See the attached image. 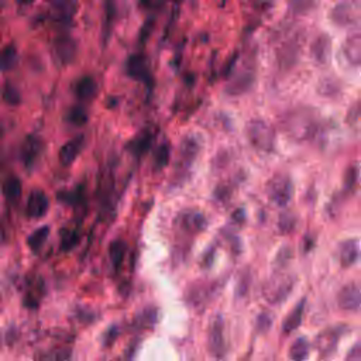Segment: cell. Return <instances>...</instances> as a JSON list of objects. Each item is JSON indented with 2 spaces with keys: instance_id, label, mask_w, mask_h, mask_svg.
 <instances>
[{
  "instance_id": "cell-6",
  "label": "cell",
  "mask_w": 361,
  "mask_h": 361,
  "mask_svg": "<svg viewBox=\"0 0 361 361\" xmlns=\"http://www.w3.org/2000/svg\"><path fill=\"white\" fill-rule=\"evenodd\" d=\"M341 51L351 65H361V28L355 27L343 41Z\"/></svg>"
},
{
  "instance_id": "cell-5",
  "label": "cell",
  "mask_w": 361,
  "mask_h": 361,
  "mask_svg": "<svg viewBox=\"0 0 361 361\" xmlns=\"http://www.w3.org/2000/svg\"><path fill=\"white\" fill-rule=\"evenodd\" d=\"M268 196L269 199L278 204V206H285L290 197H292V192H293V186L290 182V178L285 173H278L275 176H272L268 182Z\"/></svg>"
},
{
  "instance_id": "cell-12",
  "label": "cell",
  "mask_w": 361,
  "mask_h": 361,
  "mask_svg": "<svg viewBox=\"0 0 361 361\" xmlns=\"http://www.w3.org/2000/svg\"><path fill=\"white\" fill-rule=\"evenodd\" d=\"M96 89H97V85L94 82L93 78L90 76H83L75 86V92H76V96L80 99V100H90L94 97L96 94Z\"/></svg>"
},
{
  "instance_id": "cell-10",
  "label": "cell",
  "mask_w": 361,
  "mask_h": 361,
  "mask_svg": "<svg viewBox=\"0 0 361 361\" xmlns=\"http://www.w3.org/2000/svg\"><path fill=\"white\" fill-rule=\"evenodd\" d=\"M209 348L214 357H221L224 353V340H223V320L216 317L210 326L209 331Z\"/></svg>"
},
{
  "instance_id": "cell-26",
  "label": "cell",
  "mask_w": 361,
  "mask_h": 361,
  "mask_svg": "<svg viewBox=\"0 0 361 361\" xmlns=\"http://www.w3.org/2000/svg\"><path fill=\"white\" fill-rule=\"evenodd\" d=\"M68 117H69V121L72 124H76V126H83L87 121L86 110L83 107H80V106H76V107L71 109Z\"/></svg>"
},
{
  "instance_id": "cell-1",
  "label": "cell",
  "mask_w": 361,
  "mask_h": 361,
  "mask_svg": "<svg viewBox=\"0 0 361 361\" xmlns=\"http://www.w3.org/2000/svg\"><path fill=\"white\" fill-rule=\"evenodd\" d=\"M283 130L293 140H307L316 131V117L307 110L290 111L283 118Z\"/></svg>"
},
{
  "instance_id": "cell-14",
  "label": "cell",
  "mask_w": 361,
  "mask_h": 361,
  "mask_svg": "<svg viewBox=\"0 0 361 361\" xmlns=\"http://www.w3.org/2000/svg\"><path fill=\"white\" fill-rule=\"evenodd\" d=\"M337 340H338V331L334 329H329L319 334V337L316 340V345L320 353L326 354V353H330L334 350Z\"/></svg>"
},
{
  "instance_id": "cell-7",
  "label": "cell",
  "mask_w": 361,
  "mask_h": 361,
  "mask_svg": "<svg viewBox=\"0 0 361 361\" xmlns=\"http://www.w3.org/2000/svg\"><path fill=\"white\" fill-rule=\"evenodd\" d=\"M337 303L343 310L354 312L361 307V290L355 283L343 286L337 295Z\"/></svg>"
},
{
  "instance_id": "cell-29",
  "label": "cell",
  "mask_w": 361,
  "mask_h": 361,
  "mask_svg": "<svg viewBox=\"0 0 361 361\" xmlns=\"http://www.w3.org/2000/svg\"><path fill=\"white\" fill-rule=\"evenodd\" d=\"M348 360H361V344L357 345L348 355H347Z\"/></svg>"
},
{
  "instance_id": "cell-11",
  "label": "cell",
  "mask_w": 361,
  "mask_h": 361,
  "mask_svg": "<svg viewBox=\"0 0 361 361\" xmlns=\"http://www.w3.org/2000/svg\"><path fill=\"white\" fill-rule=\"evenodd\" d=\"M38 154H39V141L32 135L27 137L21 147V158H23L24 164L27 166L32 165L34 161L37 159Z\"/></svg>"
},
{
  "instance_id": "cell-13",
  "label": "cell",
  "mask_w": 361,
  "mask_h": 361,
  "mask_svg": "<svg viewBox=\"0 0 361 361\" xmlns=\"http://www.w3.org/2000/svg\"><path fill=\"white\" fill-rule=\"evenodd\" d=\"M360 257V247L357 244V241H345L341 244L340 247V261L344 267L353 265Z\"/></svg>"
},
{
  "instance_id": "cell-15",
  "label": "cell",
  "mask_w": 361,
  "mask_h": 361,
  "mask_svg": "<svg viewBox=\"0 0 361 361\" xmlns=\"http://www.w3.org/2000/svg\"><path fill=\"white\" fill-rule=\"evenodd\" d=\"M196 149H197V145L192 138H188L183 141V144L180 147V155H179L180 171H185V168H188L192 164V161L196 155Z\"/></svg>"
},
{
  "instance_id": "cell-2",
  "label": "cell",
  "mask_w": 361,
  "mask_h": 361,
  "mask_svg": "<svg viewBox=\"0 0 361 361\" xmlns=\"http://www.w3.org/2000/svg\"><path fill=\"white\" fill-rule=\"evenodd\" d=\"M331 18L343 27H357L361 23V0H343L331 10Z\"/></svg>"
},
{
  "instance_id": "cell-8",
  "label": "cell",
  "mask_w": 361,
  "mask_h": 361,
  "mask_svg": "<svg viewBox=\"0 0 361 361\" xmlns=\"http://www.w3.org/2000/svg\"><path fill=\"white\" fill-rule=\"evenodd\" d=\"M49 209V200L42 190H32L27 200V216L32 219L42 217Z\"/></svg>"
},
{
  "instance_id": "cell-25",
  "label": "cell",
  "mask_w": 361,
  "mask_h": 361,
  "mask_svg": "<svg viewBox=\"0 0 361 361\" xmlns=\"http://www.w3.org/2000/svg\"><path fill=\"white\" fill-rule=\"evenodd\" d=\"M17 61V54L13 47L6 48L0 55V68L1 69H11Z\"/></svg>"
},
{
  "instance_id": "cell-24",
  "label": "cell",
  "mask_w": 361,
  "mask_h": 361,
  "mask_svg": "<svg viewBox=\"0 0 361 361\" xmlns=\"http://www.w3.org/2000/svg\"><path fill=\"white\" fill-rule=\"evenodd\" d=\"M128 73L135 79H144L145 65L140 56H131L128 59Z\"/></svg>"
},
{
  "instance_id": "cell-20",
  "label": "cell",
  "mask_w": 361,
  "mask_h": 361,
  "mask_svg": "<svg viewBox=\"0 0 361 361\" xmlns=\"http://www.w3.org/2000/svg\"><path fill=\"white\" fill-rule=\"evenodd\" d=\"M309 354V343L305 337H299L296 338L292 345H290V350H289V357L292 360H305Z\"/></svg>"
},
{
  "instance_id": "cell-18",
  "label": "cell",
  "mask_w": 361,
  "mask_h": 361,
  "mask_svg": "<svg viewBox=\"0 0 361 361\" xmlns=\"http://www.w3.org/2000/svg\"><path fill=\"white\" fill-rule=\"evenodd\" d=\"M48 235H49V227H48V226H42V227L34 230V231L28 235L27 244H28V247H30L32 251H38V250L44 245V243L47 241Z\"/></svg>"
},
{
  "instance_id": "cell-21",
  "label": "cell",
  "mask_w": 361,
  "mask_h": 361,
  "mask_svg": "<svg viewBox=\"0 0 361 361\" xmlns=\"http://www.w3.org/2000/svg\"><path fill=\"white\" fill-rule=\"evenodd\" d=\"M302 314H303V300L298 303V306L288 314V317L283 322V331L289 333L292 330H295L302 320Z\"/></svg>"
},
{
  "instance_id": "cell-9",
  "label": "cell",
  "mask_w": 361,
  "mask_h": 361,
  "mask_svg": "<svg viewBox=\"0 0 361 361\" xmlns=\"http://www.w3.org/2000/svg\"><path fill=\"white\" fill-rule=\"evenodd\" d=\"M83 144H85V138L82 134L66 141L59 149V162L62 165H71L76 159V157L80 154Z\"/></svg>"
},
{
  "instance_id": "cell-17",
  "label": "cell",
  "mask_w": 361,
  "mask_h": 361,
  "mask_svg": "<svg viewBox=\"0 0 361 361\" xmlns=\"http://www.w3.org/2000/svg\"><path fill=\"white\" fill-rule=\"evenodd\" d=\"M182 224L186 230L189 231H200L204 228L206 226V219L203 217L202 213H196V212H190V213H186L183 214V219H182Z\"/></svg>"
},
{
  "instance_id": "cell-4",
  "label": "cell",
  "mask_w": 361,
  "mask_h": 361,
  "mask_svg": "<svg viewBox=\"0 0 361 361\" xmlns=\"http://www.w3.org/2000/svg\"><path fill=\"white\" fill-rule=\"evenodd\" d=\"M251 144L259 149L269 151L275 142L274 128L264 120H252L247 128Z\"/></svg>"
},
{
  "instance_id": "cell-23",
  "label": "cell",
  "mask_w": 361,
  "mask_h": 361,
  "mask_svg": "<svg viewBox=\"0 0 361 361\" xmlns=\"http://www.w3.org/2000/svg\"><path fill=\"white\" fill-rule=\"evenodd\" d=\"M154 168L155 169H161L164 166H166V164L169 162V157H171V149H169V144H161L154 155Z\"/></svg>"
},
{
  "instance_id": "cell-3",
  "label": "cell",
  "mask_w": 361,
  "mask_h": 361,
  "mask_svg": "<svg viewBox=\"0 0 361 361\" xmlns=\"http://www.w3.org/2000/svg\"><path fill=\"white\" fill-rule=\"evenodd\" d=\"M292 288H293L292 276H289L286 274H276L265 282L264 298L269 303L276 305L286 299V296L290 293Z\"/></svg>"
},
{
  "instance_id": "cell-27",
  "label": "cell",
  "mask_w": 361,
  "mask_h": 361,
  "mask_svg": "<svg viewBox=\"0 0 361 361\" xmlns=\"http://www.w3.org/2000/svg\"><path fill=\"white\" fill-rule=\"evenodd\" d=\"M4 100L8 103V104H17L20 102V96H18V92L16 87H13L11 85H6L4 86Z\"/></svg>"
},
{
  "instance_id": "cell-16",
  "label": "cell",
  "mask_w": 361,
  "mask_h": 361,
  "mask_svg": "<svg viewBox=\"0 0 361 361\" xmlns=\"http://www.w3.org/2000/svg\"><path fill=\"white\" fill-rule=\"evenodd\" d=\"M21 182L18 178L16 176H10L4 185H3V193H4V197L8 200V202H16L20 199L21 196Z\"/></svg>"
},
{
  "instance_id": "cell-22",
  "label": "cell",
  "mask_w": 361,
  "mask_h": 361,
  "mask_svg": "<svg viewBox=\"0 0 361 361\" xmlns=\"http://www.w3.org/2000/svg\"><path fill=\"white\" fill-rule=\"evenodd\" d=\"M79 241V234L73 228H63L61 230V248L63 251H69L73 248Z\"/></svg>"
},
{
  "instance_id": "cell-28",
  "label": "cell",
  "mask_w": 361,
  "mask_h": 361,
  "mask_svg": "<svg viewBox=\"0 0 361 361\" xmlns=\"http://www.w3.org/2000/svg\"><path fill=\"white\" fill-rule=\"evenodd\" d=\"M149 144H151V137L149 135H144L141 138H138L133 147V149L135 151V154H144L148 148H149Z\"/></svg>"
},
{
  "instance_id": "cell-19",
  "label": "cell",
  "mask_w": 361,
  "mask_h": 361,
  "mask_svg": "<svg viewBox=\"0 0 361 361\" xmlns=\"http://www.w3.org/2000/svg\"><path fill=\"white\" fill-rule=\"evenodd\" d=\"M126 248H127V245L121 240H114V241L110 243V245H109V257H110V261H111L114 268H118L121 265L124 254H126Z\"/></svg>"
}]
</instances>
